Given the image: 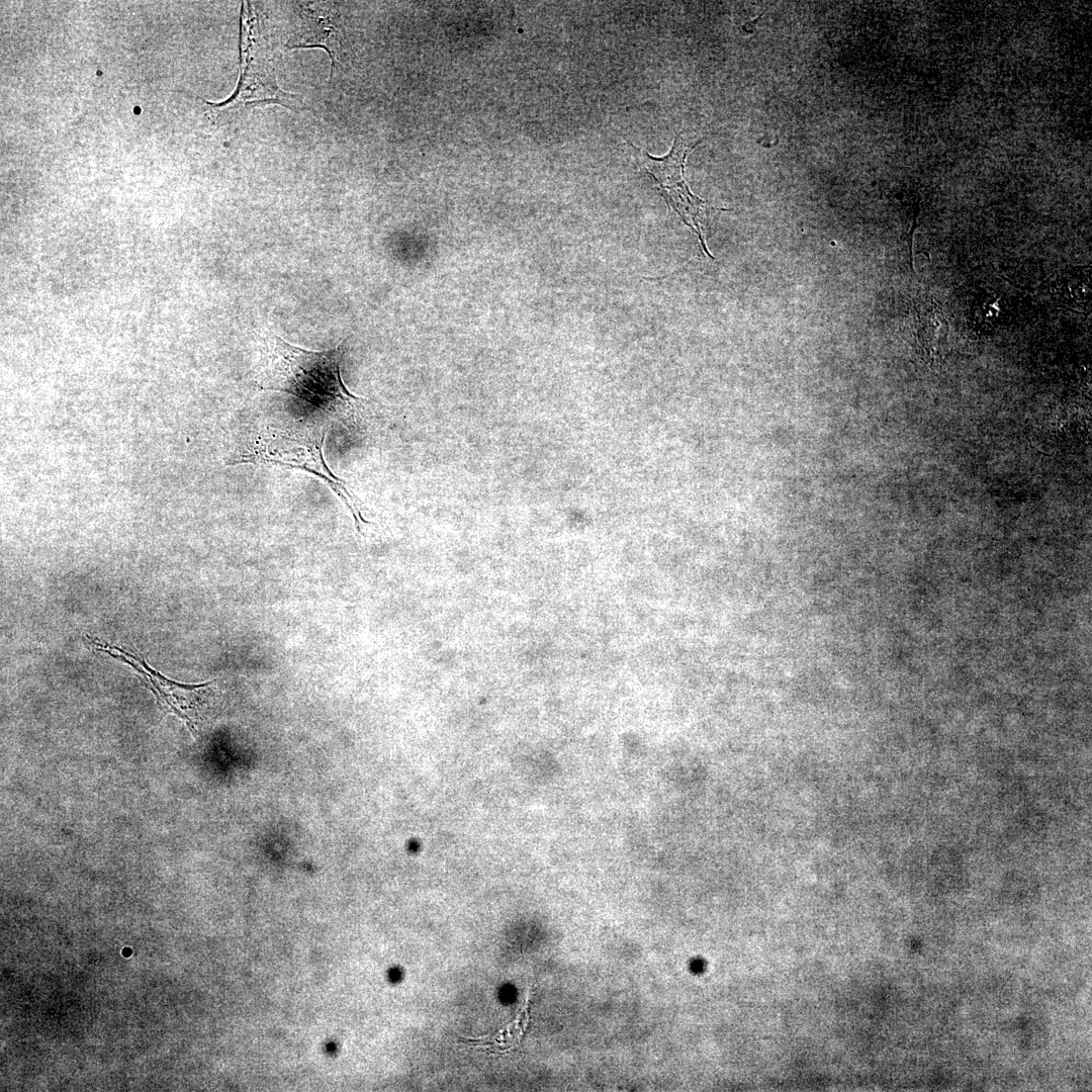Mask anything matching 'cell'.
Instances as JSON below:
<instances>
[{"mask_svg": "<svg viewBox=\"0 0 1092 1092\" xmlns=\"http://www.w3.org/2000/svg\"><path fill=\"white\" fill-rule=\"evenodd\" d=\"M344 347L309 351L271 334L261 348L258 385L287 393L314 412L352 427L363 398L351 393L341 376Z\"/></svg>", "mask_w": 1092, "mask_h": 1092, "instance_id": "obj_1", "label": "cell"}, {"mask_svg": "<svg viewBox=\"0 0 1092 1092\" xmlns=\"http://www.w3.org/2000/svg\"><path fill=\"white\" fill-rule=\"evenodd\" d=\"M326 432L318 426L267 428L255 437L234 464L252 463L301 469L322 479L344 503L362 534L363 524H370L361 513L360 500L346 483L328 467L323 446Z\"/></svg>", "mask_w": 1092, "mask_h": 1092, "instance_id": "obj_2", "label": "cell"}, {"mask_svg": "<svg viewBox=\"0 0 1092 1092\" xmlns=\"http://www.w3.org/2000/svg\"><path fill=\"white\" fill-rule=\"evenodd\" d=\"M241 75L236 91L216 107L229 111H248L266 105H281L298 111L303 102L277 83L272 48L264 34L251 2H242Z\"/></svg>", "mask_w": 1092, "mask_h": 1092, "instance_id": "obj_3", "label": "cell"}, {"mask_svg": "<svg viewBox=\"0 0 1092 1092\" xmlns=\"http://www.w3.org/2000/svg\"><path fill=\"white\" fill-rule=\"evenodd\" d=\"M705 139V138H704ZM704 139L691 143L681 135H677L669 153L663 157H653L632 144L635 159L640 163L645 172L658 185L662 195L669 205L680 215L682 220L697 234L704 252L711 258L704 232L703 224L706 220L707 204L697 195L693 194L685 179V162L689 152L697 147Z\"/></svg>", "mask_w": 1092, "mask_h": 1092, "instance_id": "obj_4", "label": "cell"}, {"mask_svg": "<svg viewBox=\"0 0 1092 1092\" xmlns=\"http://www.w3.org/2000/svg\"><path fill=\"white\" fill-rule=\"evenodd\" d=\"M85 638L88 648L106 653L140 673L154 693L159 706L165 712L172 713L181 719L192 735L197 736L201 710L205 705L206 695L214 680L195 685L177 682L155 670L143 657L136 654L127 652L103 639L89 635H86Z\"/></svg>", "mask_w": 1092, "mask_h": 1092, "instance_id": "obj_5", "label": "cell"}, {"mask_svg": "<svg viewBox=\"0 0 1092 1092\" xmlns=\"http://www.w3.org/2000/svg\"><path fill=\"white\" fill-rule=\"evenodd\" d=\"M300 31L295 34L288 49L323 48L331 59V77L339 64L341 38L337 27L330 19L328 11L321 6L300 5Z\"/></svg>", "mask_w": 1092, "mask_h": 1092, "instance_id": "obj_6", "label": "cell"}, {"mask_svg": "<svg viewBox=\"0 0 1092 1092\" xmlns=\"http://www.w3.org/2000/svg\"><path fill=\"white\" fill-rule=\"evenodd\" d=\"M133 112H134L135 114H140V113H141V108H140L139 106H135V107L133 108Z\"/></svg>", "mask_w": 1092, "mask_h": 1092, "instance_id": "obj_7", "label": "cell"}, {"mask_svg": "<svg viewBox=\"0 0 1092 1092\" xmlns=\"http://www.w3.org/2000/svg\"><path fill=\"white\" fill-rule=\"evenodd\" d=\"M100 75H102V71L98 70L97 71V76H100Z\"/></svg>", "mask_w": 1092, "mask_h": 1092, "instance_id": "obj_8", "label": "cell"}]
</instances>
